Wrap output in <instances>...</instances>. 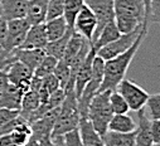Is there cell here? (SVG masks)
<instances>
[{
    "label": "cell",
    "instance_id": "cell-12",
    "mask_svg": "<svg viewBox=\"0 0 160 146\" xmlns=\"http://www.w3.org/2000/svg\"><path fill=\"white\" fill-rule=\"evenodd\" d=\"M136 112H138V124L135 130V144L136 146H152L154 141L150 132V117L146 115L145 107Z\"/></svg>",
    "mask_w": 160,
    "mask_h": 146
},
{
    "label": "cell",
    "instance_id": "cell-40",
    "mask_svg": "<svg viewBox=\"0 0 160 146\" xmlns=\"http://www.w3.org/2000/svg\"><path fill=\"white\" fill-rule=\"evenodd\" d=\"M144 4H145V22L149 25L148 18H149V7H150V0H144Z\"/></svg>",
    "mask_w": 160,
    "mask_h": 146
},
{
    "label": "cell",
    "instance_id": "cell-30",
    "mask_svg": "<svg viewBox=\"0 0 160 146\" xmlns=\"http://www.w3.org/2000/svg\"><path fill=\"white\" fill-rule=\"evenodd\" d=\"M145 110H148L150 114L151 120H160V95H149L148 101L145 103Z\"/></svg>",
    "mask_w": 160,
    "mask_h": 146
},
{
    "label": "cell",
    "instance_id": "cell-3",
    "mask_svg": "<svg viewBox=\"0 0 160 146\" xmlns=\"http://www.w3.org/2000/svg\"><path fill=\"white\" fill-rule=\"evenodd\" d=\"M64 100L59 106V111L52 130V137L53 136H62L74 129L78 127L79 122V112H78V105L77 98L74 95V91L64 92Z\"/></svg>",
    "mask_w": 160,
    "mask_h": 146
},
{
    "label": "cell",
    "instance_id": "cell-19",
    "mask_svg": "<svg viewBox=\"0 0 160 146\" xmlns=\"http://www.w3.org/2000/svg\"><path fill=\"white\" fill-rule=\"evenodd\" d=\"M101 137L105 146H136L135 131L122 134V132H113L107 130Z\"/></svg>",
    "mask_w": 160,
    "mask_h": 146
},
{
    "label": "cell",
    "instance_id": "cell-13",
    "mask_svg": "<svg viewBox=\"0 0 160 146\" xmlns=\"http://www.w3.org/2000/svg\"><path fill=\"white\" fill-rule=\"evenodd\" d=\"M28 0H0V17L7 22L25 18Z\"/></svg>",
    "mask_w": 160,
    "mask_h": 146
},
{
    "label": "cell",
    "instance_id": "cell-31",
    "mask_svg": "<svg viewBox=\"0 0 160 146\" xmlns=\"http://www.w3.org/2000/svg\"><path fill=\"white\" fill-rule=\"evenodd\" d=\"M63 9H64V0H48L46 20L63 17Z\"/></svg>",
    "mask_w": 160,
    "mask_h": 146
},
{
    "label": "cell",
    "instance_id": "cell-10",
    "mask_svg": "<svg viewBox=\"0 0 160 146\" xmlns=\"http://www.w3.org/2000/svg\"><path fill=\"white\" fill-rule=\"evenodd\" d=\"M5 72L9 83L22 88L24 92L29 90L30 80L33 77V71H30L25 64H23L19 61H14L5 68Z\"/></svg>",
    "mask_w": 160,
    "mask_h": 146
},
{
    "label": "cell",
    "instance_id": "cell-39",
    "mask_svg": "<svg viewBox=\"0 0 160 146\" xmlns=\"http://www.w3.org/2000/svg\"><path fill=\"white\" fill-rule=\"evenodd\" d=\"M54 146H63V135L62 136H53L52 137Z\"/></svg>",
    "mask_w": 160,
    "mask_h": 146
},
{
    "label": "cell",
    "instance_id": "cell-37",
    "mask_svg": "<svg viewBox=\"0 0 160 146\" xmlns=\"http://www.w3.org/2000/svg\"><path fill=\"white\" fill-rule=\"evenodd\" d=\"M8 85H9V81L7 77V72H5V69H2L0 71V97H2V95L7 90Z\"/></svg>",
    "mask_w": 160,
    "mask_h": 146
},
{
    "label": "cell",
    "instance_id": "cell-21",
    "mask_svg": "<svg viewBox=\"0 0 160 146\" xmlns=\"http://www.w3.org/2000/svg\"><path fill=\"white\" fill-rule=\"evenodd\" d=\"M120 35H121V33L118 32V29H117V27L115 24V20H112V22L107 23L102 28V30L100 32L98 36H97V38L93 41V43H92V48L97 52L100 48H102L106 44L116 41Z\"/></svg>",
    "mask_w": 160,
    "mask_h": 146
},
{
    "label": "cell",
    "instance_id": "cell-22",
    "mask_svg": "<svg viewBox=\"0 0 160 146\" xmlns=\"http://www.w3.org/2000/svg\"><path fill=\"white\" fill-rule=\"evenodd\" d=\"M44 27H46V33H47L48 42L61 38V36H63L66 34V32L69 29L66 19L63 17H58V18H54V19L46 20L44 22Z\"/></svg>",
    "mask_w": 160,
    "mask_h": 146
},
{
    "label": "cell",
    "instance_id": "cell-24",
    "mask_svg": "<svg viewBox=\"0 0 160 146\" xmlns=\"http://www.w3.org/2000/svg\"><path fill=\"white\" fill-rule=\"evenodd\" d=\"M41 105V98L37 91L34 90H28L22 98V103H20V110H19V115L22 117H24L27 120V117L39 107Z\"/></svg>",
    "mask_w": 160,
    "mask_h": 146
},
{
    "label": "cell",
    "instance_id": "cell-16",
    "mask_svg": "<svg viewBox=\"0 0 160 146\" xmlns=\"http://www.w3.org/2000/svg\"><path fill=\"white\" fill-rule=\"evenodd\" d=\"M15 61L22 62L23 64H25L30 71H35V68L39 66L43 61V58L46 57V52L44 49H15L12 52Z\"/></svg>",
    "mask_w": 160,
    "mask_h": 146
},
{
    "label": "cell",
    "instance_id": "cell-14",
    "mask_svg": "<svg viewBox=\"0 0 160 146\" xmlns=\"http://www.w3.org/2000/svg\"><path fill=\"white\" fill-rule=\"evenodd\" d=\"M95 56H96V51L91 47V51L87 54L85 62L81 64V67H79L78 71L76 72V76H74V95H76V98H78L79 96H81L86 83L88 82V80L91 77L92 61H93Z\"/></svg>",
    "mask_w": 160,
    "mask_h": 146
},
{
    "label": "cell",
    "instance_id": "cell-32",
    "mask_svg": "<svg viewBox=\"0 0 160 146\" xmlns=\"http://www.w3.org/2000/svg\"><path fill=\"white\" fill-rule=\"evenodd\" d=\"M63 146H83L78 129H74L63 135Z\"/></svg>",
    "mask_w": 160,
    "mask_h": 146
},
{
    "label": "cell",
    "instance_id": "cell-26",
    "mask_svg": "<svg viewBox=\"0 0 160 146\" xmlns=\"http://www.w3.org/2000/svg\"><path fill=\"white\" fill-rule=\"evenodd\" d=\"M83 5H85V0H64L63 18L66 19V22L71 29H73L74 18Z\"/></svg>",
    "mask_w": 160,
    "mask_h": 146
},
{
    "label": "cell",
    "instance_id": "cell-4",
    "mask_svg": "<svg viewBox=\"0 0 160 146\" xmlns=\"http://www.w3.org/2000/svg\"><path fill=\"white\" fill-rule=\"evenodd\" d=\"M110 92L111 91L97 92L92 97V100L88 105V108H87L86 119L91 122L93 129L101 136L107 131L108 122L113 115L111 111V107H110V102H108Z\"/></svg>",
    "mask_w": 160,
    "mask_h": 146
},
{
    "label": "cell",
    "instance_id": "cell-17",
    "mask_svg": "<svg viewBox=\"0 0 160 146\" xmlns=\"http://www.w3.org/2000/svg\"><path fill=\"white\" fill-rule=\"evenodd\" d=\"M48 0H28V8L25 19L30 25L46 22Z\"/></svg>",
    "mask_w": 160,
    "mask_h": 146
},
{
    "label": "cell",
    "instance_id": "cell-42",
    "mask_svg": "<svg viewBox=\"0 0 160 146\" xmlns=\"http://www.w3.org/2000/svg\"><path fill=\"white\" fill-rule=\"evenodd\" d=\"M152 146H160V144H154Z\"/></svg>",
    "mask_w": 160,
    "mask_h": 146
},
{
    "label": "cell",
    "instance_id": "cell-35",
    "mask_svg": "<svg viewBox=\"0 0 160 146\" xmlns=\"http://www.w3.org/2000/svg\"><path fill=\"white\" fill-rule=\"evenodd\" d=\"M150 132L154 144H160V120L150 119Z\"/></svg>",
    "mask_w": 160,
    "mask_h": 146
},
{
    "label": "cell",
    "instance_id": "cell-20",
    "mask_svg": "<svg viewBox=\"0 0 160 146\" xmlns=\"http://www.w3.org/2000/svg\"><path fill=\"white\" fill-rule=\"evenodd\" d=\"M108 131H113V132H134L136 130V122L134 121V119L128 115V114H121V115H112L108 126H107Z\"/></svg>",
    "mask_w": 160,
    "mask_h": 146
},
{
    "label": "cell",
    "instance_id": "cell-29",
    "mask_svg": "<svg viewBox=\"0 0 160 146\" xmlns=\"http://www.w3.org/2000/svg\"><path fill=\"white\" fill-rule=\"evenodd\" d=\"M53 75L56 76V78L58 80L59 82V87L64 90V87L67 86L68 81H69V77H71V71H69V66L66 64L63 61H58L56 68H54V72Z\"/></svg>",
    "mask_w": 160,
    "mask_h": 146
},
{
    "label": "cell",
    "instance_id": "cell-11",
    "mask_svg": "<svg viewBox=\"0 0 160 146\" xmlns=\"http://www.w3.org/2000/svg\"><path fill=\"white\" fill-rule=\"evenodd\" d=\"M48 43L44 23L30 25L25 38L19 47L20 49H44ZM18 49V48H17Z\"/></svg>",
    "mask_w": 160,
    "mask_h": 146
},
{
    "label": "cell",
    "instance_id": "cell-7",
    "mask_svg": "<svg viewBox=\"0 0 160 146\" xmlns=\"http://www.w3.org/2000/svg\"><path fill=\"white\" fill-rule=\"evenodd\" d=\"M141 28H138L130 33H126V34H121L118 38L108 44H106L105 47L100 48L97 52H96V56H98L100 58H102L103 61H108L118 54H121L124 52H126L132 44L134 42L136 41V38L139 36L140 32H141Z\"/></svg>",
    "mask_w": 160,
    "mask_h": 146
},
{
    "label": "cell",
    "instance_id": "cell-23",
    "mask_svg": "<svg viewBox=\"0 0 160 146\" xmlns=\"http://www.w3.org/2000/svg\"><path fill=\"white\" fill-rule=\"evenodd\" d=\"M72 33H73V29L69 28V29L66 32V34H64L63 36H61V38H58V39H56V41L48 42L47 46L44 47L46 54L52 56V57H54L56 59L59 61V59L63 57V53H64V51H66L67 43H68L69 38H71Z\"/></svg>",
    "mask_w": 160,
    "mask_h": 146
},
{
    "label": "cell",
    "instance_id": "cell-5",
    "mask_svg": "<svg viewBox=\"0 0 160 146\" xmlns=\"http://www.w3.org/2000/svg\"><path fill=\"white\" fill-rule=\"evenodd\" d=\"M116 91L125 98L129 110H132V111H139L144 108L149 97V93L140 85L129 78H124L120 82L116 87Z\"/></svg>",
    "mask_w": 160,
    "mask_h": 146
},
{
    "label": "cell",
    "instance_id": "cell-6",
    "mask_svg": "<svg viewBox=\"0 0 160 146\" xmlns=\"http://www.w3.org/2000/svg\"><path fill=\"white\" fill-rule=\"evenodd\" d=\"M30 28L29 22L25 18H19V19H13L8 20L7 23V33L5 38L2 43L4 49L9 53L19 48L25 38V35Z\"/></svg>",
    "mask_w": 160,
    "mask_h": 146
},
{
    "label": "cell",
    "instance_id": "cell-38",
    "mask_svg": "<svg viewBox=\"0 0 160 146\" xmlns=\"http://www.w3.org/2000/svg\"><path fill=\"white\" fill-rule=\"evenodd\" d=\"M7 20L3 18V17H0V44L3 43L4 38H5V33H7Z\"/></svg>",
    "mask_w": 160,
    "mask_h": 146
},
{
    "label": "cell",
    "instance_id": "cell-33",
    "mask_svg": "<svg viewBox=\"0 0 160 146\" xmlns=\"http://www.w3.org/2000/svg\"><path fill=\"white\" fill-rule=\"evenodd\" d=\"M160 0H150V7H149V18L148 22L150 23H159L160 20Z\"/></svg>",
    "mask_w": 160,
    "mask_h": 146
},
{
    "label": "cell",
    "instance_id": "cell-27",
    "mask_svg": "<svg viewBox=\"0 0 160 146\" xmlns=\"http://www.w3.org/2000/svg\"><path fill=\"white\" fill-rule=\"evenodd\" d=\"M108 102H110V107H111V111L113 115H121V114L129 112V106H128L125 98L116 90L110 92Z\"/></svg>",
    "mask_w": 160,
    "mask_h": 146
},
{
    "label": "cell",
    "instance_id": "cell-18",
    "mask_svg": "<svg viewBox=\"0 0 160 146\" xmlns=\"http://www.w3.org/2000/svg\"><path fill=\"white\" fill-rule=\"evenodd\" d=\"M25 92L9 83L7 90L4 91V93L0 97V108H9V110H20V103H22V98L23 95Z\"/></svg>",
    "mask_w": 160,
    "mask_h": 146
},
{
    "label": "cell",
    "instance_id": "cell-8",
    "mask_svg": "<svg viewBox=\"0 0 160 146\" xmlns=\"http://www.w3.org/2000/svg\"><path fill=\"white\" fill-rule=\"evenodd\" d=\"M85 4L92 10L97 20V27L92 38V43H93V41L98 36L102 28L107 23L112 22L115 18L113 0H85Z\"/></svg>",
    "mask_w": 160,
    "mask_h": 146
},
{
    "label": "cell",
    "instance_id": "cell-28",
    "mask_svg": "<svg viewBox=\"0 0 160 146\" xmlns=\"http://www.w3.org/2000/svg\"><path fill=\"white\" fill-rule=\"evenodd\" d=\"M57 63H58V59H56L52 56L46 54L43 61L39 63V66L35 68L33 76H35L38 78H43V77H46L48 75H52V73L54 72V68H56Z\"/></svg>",
    "mask_w": 160,
    "mask_h": 146
},
{
    "label": "cell",
    "instance_id": "cell-9",
    "mask_svg": "<svg viewBox=\"0 0 160 146\" xmlns=\"http://www.w3.org/2000/svg\"><path fill=\"white\" fill-rule=\"evenodd\" d=\"M96 27H97L96 17L92 13V10L85 4L74 18L73 30L78 34H81L83 38L86 41H88L92 46V38H93Z\"/></svg>",
    "mask_w": 160,
    "mask_h": 146
},
{
    "label": "cell",
    "instance_id": "cell-2",
    "mask_svg": "<svg viewBox=\"0 0 160 146\" xmlns=\"http://www.w3.org/2000/svg\"><path fill=\"white\" fill-rule=\"evenodd\" d=\"M115 24L121 34L130 33L140 27L149 28L145 22L144 0H113Z\"/></svg>",
    "mask_w": 160,
    "mask_h": 146
},
{
    "label": "cell",
    "instance_id": "cell-36",
    "mask_svg": "<svg viewBox=\"0 0 160 146\" xmlns=\"http://www.w3.org/2000/svg\"><path fill=\"white\" fill-rule=\"evenodd\" d=\"M0 146H18L10 132L0 134Z\"/></svg>",
    "mask_w": 160,
    "mask_h": 146
},
{
    "label": "cell",
    "instance_id": "cell-25",
    "mask_svg": "<svg viewBox=\"0 0 160 146\" xmlns=\"http://www.w3.org/2000/svg\"><path fill=\"white\" fill-rule=\"evenodd\" d=\"M85 42V38L81 35V34H78L73 30L72 35H71V38L67 43V47H66V51L63 53V57L61 58V61H63L66 64H71V62L74 59V57L77 56V53L79 52V49H81L82 44Z\"/></svg>",
    "mask_w": 160,
    "mask_h": 146
},
{
    "label": "cell",
    "instance_id": "cell-41",
    "mask_svg": "<svg viewBox=\"0 0 160 146\" xmlns=\"http://www.w3.org/2000/svg\"><path fill=\"white\" fill-rule=\"evenodd\" d=\"M8 66H5V64H0V71H2V69H5Z\"/></svg>",
    "mask_w": 160,
    "mask_h": 146
},
{
    "label": "cell",
    "instance_id": "cell-34",
    "mask_svg": "<svg viewBox=\"0 0 160 146\" xmlns=\"http://www.w3.org/2000/svg\"><path fill=\"white\" fill-rule=\"evenodd\" d=\"M19 115V110H9V108H0V127L13 120Z\"/></svg>",
    "mask_w": 160,
    "mask_h": 146
},
{
    "label": "cell",
    "instance_id": "cell-1",
    "mask_svg": "<svg viewBox=\"0 0 160 146\" xmlns=\"http://www.w3.org/2000/svg\"><path fill=\"white\" fill-rule=\"evenodd\" d=\"M148 29L149 28H145L142 25L139 36L134 42V44L126 52L118 54V56H116V57H113L108 61H105L103 80H102V83L100 86L98 92H101V91H115L117 85L125 78L130 63L132 62V59H134L135 54L138 53L140 46L142 44L144 39L146 38Z\"/></svg>",
    "mask_w": 160,
    "mask_h": 146
},
{
    "label": "cell",
    "instance_id": "cell-15",
    "mask_svg": "<svg viewBox=\"0 0 160 146\" xmlns=\"http://www.w3.org/2000/svg\"><path fill=\"white\" fill-rule=\"evenodd\" d=\"M77 129L83 146H105L101 135L93 129V126L86 117L79 119Z\"/></svg>",
    "mask_w": 160,
    "mask_h": 146
}]
</instances>
